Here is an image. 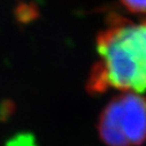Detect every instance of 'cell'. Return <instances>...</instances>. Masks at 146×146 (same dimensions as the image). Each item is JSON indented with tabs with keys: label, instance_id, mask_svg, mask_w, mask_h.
Segmentation results:
<instances>
[{
	"label": "cell",
	"instance_id": "obj_1",
	"mask_svg": "<svg viewBox=\"0 0 146 146\" xmlns=\"http://www.w3.org/2000/svg\"><path fill=\"white\" fill-rule=\"evenodd\" d=\"M97 52L86 82L89 93L146 91V19L133 22L112 15L97 37Z\"/></svg>",
	"mask_w": 146,
	"mask_h": 146
},
{
	"label": "cell",
	"instance_id": "obj_2",
	"mask_svg": "<svg viewBox=\"0 0 146 146\" xmlns=\"http://www.w3.org/2000/svg\"><path fill=\"white\" fill-rule=\"evenodd\" d=\"M98 133L108 146H139L146 141V98L123 92L109 101L99 116Z\"/></svg>",
	"mask_w": 146,
	"mask_h": 146
},
{
	"label": "cell",
	"instance_id": "obj_3",
	"mask_svg": "<svg viewBox=\"0 0 146 146\" xmlns=\"http://www.w3.org/2000/svg\"><path fill=\"white\" fill-rule=\"evenodd\" d=\"M120 1L131 13L146 14V0H120Z\"/></svg>",
	"mask_w": 146,
	"mask_h": 146
}]
</instances>
